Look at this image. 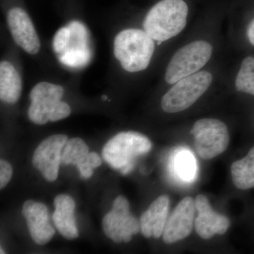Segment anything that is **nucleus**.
I'll return each instance as SVG.
<instances>
[{"label": "nucleus", "mask_w": 254, "mask_h": 254, "mask_svg": "<svg viewBox=\"0 0 254 254\" xmlns=\"http://www.w3.org/2000/svg\"><path fill=\"white\" fill-rule=\"evenodd\" d=\"M224 18V15H207L191 23L167 59L163 75L165 88L208 67L228 53Z\"/></svg>", "instance_id": "f257e3e1"}, {"label": "nucleus", "mask_w": 254, "mask_h": 254, "mask_svg": "<svg viewBox=\"0 0 254 254\" xmlns=\"http://www.w3.org/2000/svg\"><path fill=\"white\" fill-rule=\"evenodd\" d=\"M230 54L228 52L208 67L167 87L160 100L164 113L170 115L184 113L215 87L225 84L231 63Z\"/></svg>", "instance_id": "f03ea898"}, {"label": "nucleus", "mask_w": 254, "mask_h": 254, "mask_svg": "<svg viewBox=\"0 0 254 254\" xmlns=\"http://www.w3.org/2000/svg\"><path fill=\"white\" fill-rule=\"evenodd\" d=\"M190 13L186 0H160L145 14L143 30L159 47L173 52L190 28Z\"/></svg>", "instance_id": "7ed1b4c3"}, {"label": "nucleus", "mask_w": 254, "mask_h": 254, "mask_svg": "<svg viewBox=\"0 0 254 254\" xmlns=\"http://www.w3.org/2000/svg\"><path fill=\"white\" fill-rule=\"evenodd\" d=\"M158 47L143 28H128L115 36L114 55L125 71L140 73L149 67Z\"/></svg>", "instance_id": "20e7f679"}, {"label": "nucleus", "mask_w": 254, "mask_h": 254, "mask_svg": "<svg viewBox=\"0 0 254 254\" xmlns=\"http://www.w3.org/2000/svg\"><path fill=\"white\" fill-rule=\"evenodd\" d=\"M152 148L148 137L136 131L120 132L107 143L103 150L105 161L127 175L134 168L136 158Z\"/></svg>", "instance_id": "39448f33"}, {"label": "nucleus", "mask_w": 254, "mask_h": 254, "mask_svg": "<svg viewBox=\"0 0 254 254\" xmlns=\"http://www.w3.org/2000/svg\"><path fill=\"white\" fill-rule=\"evenodd\" d=\"M64 88L59 85L48 82H40L30 93L31 103L28 118L37 125H46L48 122H57L69 116L71 108L62 101Z\"/></svg>", "instance_id": "423d86ee"}, {"label": "nucleus", "mask_w": 254, "mask_h": 254, "mask_svg": "<svg viewBox=\"0 0 254 254\" xmlns=\"http://www.w3.org/2000/svg\"><path fill=\"white\" fill-rule=\"evenodd\" d=\"M190 133L194 138L197 154L204 160H210L222 154L230 143L228 127L217 118H204L196 120Z\"/></svg>", "instance_id": "0eeeda50"}, {"label": "nucleus", "mask_w": 254, "mask_h": 254, "mask_svg": "<svg viewBox=\"0 0 254 254\" xmlns=\"http://www.w3.org/2000/svg\"><path fill=\"white\" fill-rule=\"evenodd\" d=\"M105 235L115 243H128L141 230V223L130 213L129 203L123 195L114 200L113 208L103 220Z\"/></svg>", "instance_id": "6e6552de"}, {"label": "nucleus", "mask_w": 254, "mask_h": 254, "mask_svg": "<svg viewBox=\"0 0 254 254\" xmlns=\"http://www.w3.org/2000/svg\"><path fill=\"white\" fill-rule=\"evenodd\" d=\"M67 141L66 135H53L42 142L35 150L32 163L48 181L54 182L58 178L62 153Z\"/></svg>", "instance_id": "1a4fd4ad"}, {"label": "nucleus", "mask_w": 254, "mask_h": 254, "mask_svg": "<svg viewBox=\"0 0 254 254\" xmlns=\"http://www.w3.org/2000/svg\"><path fill=\"white\" fill-rule=\"evenodd\" d=\"M195 200L183 198L167 220L163 233L164 242L171 245L190 236L193 230L195 216Z\"/></svg>", "instance_id": "9d476101"}, {"label": "nucleus", "mask_w": 254, "mask_h": 254, "mask_svg": "<svg viewBox=\"0 0 254 254\" xmlns=\"http://www.w3.org/2000/svg\"><path fill=\"white\" fill-rule=\"evenodd\" d=\"M7 24L15 43L26 53L36 55L41 50V41L31 18L20 7L8 11Z\"/></svg>", "instance_id": "9b49d317"}, {"label": "nucleus", "mask_w": 254, "mask_h": 254, "mask_svg": "<svg viewBox=\"0 0 254 254\" xmlns=\"http://www.w3.org/2000/svg\"><path fill=\"white\" fill-rule=\"evenodd\" d=\"M195 210L198 215L195 220V231L201 238L208 240L215 235H224L230 226L225 215L216 213L204 195H198L195 199Z\"/></svg>", "instance_id": "f8f14e48"}, {"label": "nucleus", "mask_w": 254, "mask_h": 254, "mask_svg": "<svg viewBox=\"0 0 254 254\" xmlns=\"http://www.w3.org/2000/svg\"><path fill=\"white\" fill-rule=\"evenodd\" d=\"M22 213L30 235L37 245H46L54 237L55 230L50 224L46 205L33 200H26L23 205Z\"/></svg>", "instance_id": "ddd939ff"}, {"label": "nucleus", "mask_w": 254, "mask_h": 254, "mask_svg": "<svg viewBox=\"0 0 254 254\" xmlns=\"http://www.w3.org/2000/svg\"><path fill=\"white\" fill-rule=\"evenodd\" d=\"M170 198L167 195L159 196L141 217V231L146 238L158 239L163 235L168 220Z\"/></svg>", "instance_id": "4468645a"}, {"label": "nucleus", "mask_w": 254, "mask_h": 254, "mask_svg": "<svg viewBox=\"0 0 254 254\" xmlns=\"http://www.w3.org/2000/svg\"><path fill=\"white\" fill-rule=\"evenodd\" d=\"M55 210L53 220L58 231L66 240L77 238L78 230L74 217V200L66 194H60L54 200Z\"/></svg>", "instance_id": "2eb2a0df"}, {"label": "nucleus", "mask_w": 254, "mask_h": 254, "mask_svg": "<svg viewBox=\"0 0 254 254\" xmlns=\"http://www.w3.org/2000/svg\"><path fill=\"white\" fill-rule=\"evenodd\" d=\"M227 86H233L235 91L238 93L254 96V57H245L234 69L230 63Z\"/></svg>", "instance_id": "dca6fc26"}, {"label": "nucleus", "mask_w": 254, "mask_h": 254, "mask_svg": "<svg viewBox=\"0 0 254 254\" xmlns=\"http://www.w3.org/2000/svg\"><path fill=\"white\" fill-rule=\"evenodd\" d=\"M89 148L83 139L73 138L68 139L62 153V162L65 165H76L83 178L88 179L93 175V169L86 165Z\"/></svg>", "instance_id": "f3484780"}, {"label": "nucleus", "mask_w": 254, "mask_h": 254, "mask_svg": "<svg viewBox=\"0 0 254 254\" xmlns=\"http://www.w3.org/2000/svg\"><path fill=\"white\" fill-rule=\"evenodd\" d=\"M22 90V81L14 66L7 61L0 64V98L5 103H16Z\"/></svg>", "instance_id": "a211bd4d"}, {"label": "nucleus", "mask_w": 254, "mask_h": 254, "mask_svg": "<svg viewBox=\"0 0 254 254\" xmlns=\"http://www.w3.org/2000/svg\"><path fill=\"white\" fill-rule=\"evenodd\" d=\"M232 181L239 190H246L254 187V147L247 156L234 162L231 166Z\"/></svg>", "instance_id": "6ab92c4d"}, {"label": "nucleus", "mask_w": 254, "mask_h": 254, "mask_svg": "<svg viewBox=\"0 0 254 254\" xmlns=\"http://www.w3.org/2000/svg\"><path fill=\"white\" fill-rule=\"evenodd\" d=\"M175 169L181 178L187 181L193 180L195 177V163L194 158L188 150H182L175 157Z\"/></svg>", "instance_id": "aec40b11"}, {"label": "nucleus", "mask_w": 254, "mask_h": 254, "mask_svg": "<svg viewBox=\"0 0 254 254\" xmlns=\"http://www.w3.org/2000/svg\"><path fill=\"white\" fill-rule=\"evenodd\" d=\"M90 58V52L87 48L68 49L60 58L62 63L70 66H82Z\"/></svg>", "instance_id": "412c9836"}, {"label": "nucleus", "mask_w": 254, "mask_h": 254, "mask_svg": "<svg viewBox=\"0 0 254 254\" xmlns=\"http://www.w3.org/2000/svg\"><path fill=\"white\" fill-rule=\"evenodd\" d=\"M71 30L69 27L60 28L55 33L53 39V49L55 53H61L67 48L71 40Z\"/></svg>", "instance_id": "4be33fe9"}, {"label": "nucleus", "mask_w": 254, "mask_h": 254, "mask_svg": "<svg viewBox=\"0 0 254 254\" xmlns=\"http://www.w3.org/2000/svg\"><path fill=\"white\" fill-rule=\"evenodd\" d=\"M13 170L11 165L5 160L0 161V188L6 186L12 177Z\"/></svg>", "instance_id": "5701e85b"}, {"label": "nucleus", "mask_w": 254, "mask_h": 254, "mask_svg": "<svg viewBox=\"0 0 254 254\" xmlns=\"http://www.w3.org/2000/svg\"><path fill=\"white\" fill-rule=\"evenodd\" d=\"M245 36L247 43L254 48V18H252L246 25Z\"/></svg>", "instance_id": "b1692460"}, {"label": "nucleus", "mask_w": 254, "mask_h": 254, "mask_svg": "<svg viewBox=\"0 0 254 254\" xmlns=\"http://www.w3.org/2000/svg\"><path fill=\"white\" fill-rule=\"evenodd\" d=\"M86 165L92 169L98 168L102 165V160L98 153L91 152L88 153Z\"/></svg>", "instance_id": "393cba45"}, {"label": "nucleus", "mask_w": 254, "mask_h": 254, "mask_svg": "<svg viewBox=\"0 0 254 254\" xmlns=\"http://www.w3.org/2000/svg\"><path fill=\"white\" fill-rule=\"evenodd\" d=\"M0 254H5V252H4V251L2 250V249H1V252H0Z\"/></svg>", "instance_id": "a878e982"}]
</instances>
